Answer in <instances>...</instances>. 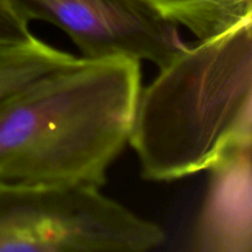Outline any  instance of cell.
Segmentation results:
<instances>
[{
  "label": "cell",
  "instance_id": "6da1fadb",
  "mask_svg": "<svg viewBox=\"0 0 252 252\" xmlns=\"http://www.w3.org/2000/svg\"><path fill=\"white\" fill-rule=\"evenodd\" d=\"M140 62L78 58L0 106V184L102 187L129 139Z\"/></svg>",
  "mask_w": 252,
  "mask_h": 252
},
{
  "label": "cell",
  "instance_id": "7a4b0ae2",
  "mask_svg": "<svg viewBox=\"0 0 252 252\" xmlns=\"http://www.w3.org/2000/svg\"><path fill=\"white\" fill-rule=\"evenodd\" d=\"M140 88L128 143L144 179L209 170L252 144V21L189 44Z\"/></svg>",
  "mask_w": 252,
  "mask_h": 252
},
{
  "label": "cell",
  "instance_id": "3957f363",
  "mask_svg": "<svg viewBox=\"0 0 252 252\" xmlns=\"http://www.w3.org/2000/svg\"><path fill=\"white\" fill-rule=\"evenodd\" d=\"M165 240L100 187L0 184V252H145Z\"/></svg>",
  "mask_w": 252,
  "mask_h": 252
},
{
  "label": "cell",
  "instance_id": "277c9868",
  "mask_svg": "<svg viewBox=\"0 0 252 252\" xmlns=\"http://www.w3.org/2000/svg\"><path fill=\"white\" fill-rule=\"evenodd\" d=\"M26 20L62 30L84 58H130L167 65L189 43L179 26L139 0H10Z\"/></svg>",
  "mask_w": 252,
  "mask_h": 252
},
{
  "label": "cell",
  "instance_id": "5b68a950",
  "mask_svg": "<svg viewBox=\"0 0 252 252\" xmlns=\"http://www.w3.org/2000/svg\"><path fill=\"white\" fill-rule=\"evenodd\" d=\"M252 144L209 169V184L191 240L197 252H252Z\"/></svg>",
  "mask_w": 252,
  "mask_h": 252
},
{
  "label": "cell",
  "instance_id": "8992f818",
  "mask_svg": "<svg viewBox=\"0 0 252 252\" xmlns=\"http://www.w3.org/2000/svg\"><path fill=\"white\" fill-rule=\"evenodd\" d=\"M155 14L208 41L252 21V0H139Z\"/></svg>",
  "mask_w": 252,
  "mask_h": 252
},
{
  "label": "cell",
  "instance_id": "52a82bcc",
  "mask_svg": "<svg viewBox=\"0 0 252 252\" xmlns=\"http://www.w3.org/2000/svg\"><path fill=\"white\" fill-rule=\"evenodd\" d=\"M76 59L36 37L25 43H0V106L32 84L71 65Z\"/></svg>",
  "mask_w": 252,
  "mask_h": 252
},
{
  "label": "cell",
  "instance_id": "ba28073f",
  "mask_svg": "<svg viewBox=\"0 0 252 252\" xmlns=\"http://www.w3.org/2000/svg\"><path fill=\"white\" fill-rule=\"evenodd\" d=\"M27 22L10 0H0V43H25L34 38Z\"/></svg>",
  "mask_w": 252,
  "mask_h": 252
}]
</instances>
